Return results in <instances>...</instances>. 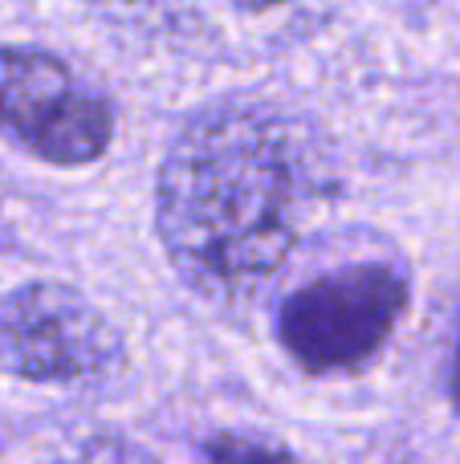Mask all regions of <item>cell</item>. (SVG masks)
Instances as JSON below:
<instances>
[{
	"label": "cell",
	"instance_id": "obj_1",
	"mask_svg": "<svg viewBox=\"0 0 460 464\" xmlns=\"http://www.w3.org/2000/svg\"><path fill=\"white\" fill-rule=\"evenodd\" d=\"M159 237L176 269L212 297H253L298 237V155L257 111H212L159 171Z\"/></svg>",
	"mask_w": 460,
	"mask_h": 464
},
{
	"label": "cell",
	"instance_id": "obj_7",
	"mask_svg": "<svg viewBox=\"0 0 460 464\" xmlns=\"http://www.w3.org/2000/svg\"><path fill=\"white\" fill-rule=\"evenodd\" d=\"M453 403L460 411V343H456V367H453Z\"/></svg>",
	"mask_w": 460,
	"mask_h": 464
},
{
	"label": "cell",
	"instance_id": "obj_3",
	"mask_svg": "<svg viewBox=\"0 0 460 464\" xmlns=\"http://www.w3.org/2000/svg\"><path fill=\"white\" fill-rule=\"evenodd\" d=\"M0 127L33 155L78 168L110 143V102L45 49H0Z\"/></svg>",
	"mask_w": 460,
	"mask_h": 464
},
{
	"label": "cell",
	"instance_id": "obj_6",
	"mask_svg": "<svg viewBox=\"0 0 460 464\" xmlns=\"http://www.w3.org/2000/svg\"><path fill=\"white\" fill-rule=\"evenodd\" d=\"M208 464H293L285 449L249 436H216L208 444Z\"/></svg>",
	"mask_w": 460,
	"mask_h": 464
},
{
	"label": "cell",
	"instance_id": "obj_5",
	"mask_svg": "<svg viewBox=\"0 0 460 464\" xmlns=\"http://www.w3.org/2000/svg\"><path fill=\"white\" fill-rule=\"evenodd\" d=\"M45 464H155V457L119 436H86Z\"/></svg>",
	"mask_w": 460,
	"mask_h": 464
},
{
	"label": "cell",
	"instance_id": "obj_4",
	"mask_svg": "<svg viewBox=\"0 0 460 464\" xmlns=\"http://www.w3.org/2000/svg\"><path fill=\"white\" fill-rule=\"evenodd\" d=\"M119 359L110 322L70 285L33 281L0 302V362L37 383H78Z\"/></svg>",
	"mask_w": 460,
	"mask_h": 464
},
{
	"label": "cell",
	"instance_id": "obj_2",
	"mask_svg": "<svg viewBox=\"0 0 460 464\" xmlns=\"http://www.w3.org/2000/svg\"><path fill=\"white\" fill-rule=\"evenodd\" d=\"M407 281L391 265H347L285 297L277 338L310 375L355 371L379 354L404 318Z\"/></svg>",
	"mask_w": 460,
	"mask_h": 464
}]
</instances>
